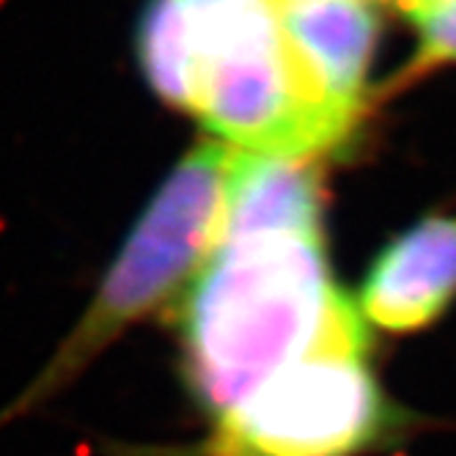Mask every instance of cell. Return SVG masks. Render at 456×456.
I'll return each mask as SVG.
<instances>
[{
  "instance_id": "8992f818",
  "label": "cell",
  "mask_w": 456,
  "mask_h": 456,
  "mask_svg": "<svg viewBox=\"0 0 456 456\" xmlns=\"http://www.w3.org/2000/svg\"><path fill=\"white\" fill-rule=\"evenodd\" d=\"M289 45L324 102L357 124L379 39L371 0H281Z\"/></svg>"
},
{
  "instance_id": "6da1fadb",
  "label": "cell",
  "mask_w": 456,
  "mask_h": 456,
  "mask_svg": "<svg viewBox=\"0 0 456 456\" xmlns=\"http://www.w3.org/2000/svg\"><path fill=\"white\" fill-rule=\"evenodd\" d=\"M322 209L319 159L232 154L220 242L182 305L187 379L215 420L308 352L344 303Z\"/></svg>"
},
{
  "instance_id": "5b68a950",
  "label": "cell",
  "mask_w": 456,
  "mask_h": 456,
  "mask_svg": "<svg viewBox=\"0 0 456 456\" xmlns=\"http://www.w3.org/2000/svg\"><path fill=\"white\" fill-rule=\"evenodd\" d=\"M456 297V215H429L390 240L363 281L361 314L390 333L432 324Z\"/></svg>"
},
{
  "instance_id": "7a4b0ae2",
  "label": "cell",
  "mask_w": 456,
  "mask_h": 456,
  "mask_svg": "<svg viewBox=\"0 0 456 456\" xmlns=\"http://www.w3.org/2000/svg\"><path fill=\"white\" fill-rule=\"evenodd\" d=\"M133 47L157 100L237 151L322 159L357 129L303 72L281 0H146Z\"/></svg>"
},
{
  "instance_id": "277c9868",
  "label": "cell",
  "mask_w": 456,
  "mask_h": 456,
  "mask_svg": "<svg viewBox=\"0 0 456 456\" xmlns=\"http://www.w3.org/2000/svg\"><path fill=\"white\" fill-rule=\"evenodd\" d=\"M390 427L366 324L344 297L319 341L217 420L215 456H352Z\"/></svg>"
},
{
  "instance_id": "3957f363",
  "label": "cell",
  "mask_w": 456,
  "mask_h": 456,
  "mask_svg": "<svg viewBox=\"0 0 456 456\" xmlns=\"http://www.w3.org/2000/svg\"><path fill=\"white\" fill-rule=\"evenodd\" d=\"M234 149L204 141L151 195L80 319L30 382L0 407V429L67 390L129 324L166 308L220 242Z\"/></svg>"
},
{
  "instance_id": "52a82bcc",
  "label": "cell",
  "mask_w": 456,
  "mask_h": 456,
  "mask_svg": "<svg viewBox=\"0 0 456 456\" xmlns=\"http://www.w3.org/2000/svg\"><path fill=\"white\" fill-rule=\"evenodd\" d=\"M418 37L404 80L443 63H456V0H396Z\"/></svg>"
}]
</instances>
